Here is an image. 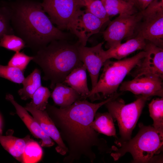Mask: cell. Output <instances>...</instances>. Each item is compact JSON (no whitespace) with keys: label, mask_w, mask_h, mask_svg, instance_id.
Segmentation results:
<instances>
[{"label":"cell","mask_w":163,"mask_h":163,"mask_svg":"<svg viewBox=\"0 0 163 163\" xmlns=\"http://www.w3.org/2000/svg\"><path fill=\"white\" fill-rule=\"evenodd\" d=\"M117 96L114 95L97 103L79 100L63 109L47 104L45 110L68 148L64 163H73L82 158L93 163L96 158L95 148L100 153L111 152V148L105 139L99 137L91 123L98 110Z\"/></svg>","instance_id":"1"},{"label":"cell","mask_w":163,"mask_h":163,"mask_svg":"<svg viewBox=\"0 0 163 163\" xmlns=\"http://www.w3.org/2000/svg\"><path fill=\"white\" fill-rule=\"evenodd\" d=\"M9 4L14 33L35 53L52 41L67 40L69 37V34L54 25L41 2L35 0H17Z\"/></svg>","instance_id":"2"},{"label":"cell","mask_w":163,"mask_h":163,"mask_svg":"<svg viewBox=\"0 0 163 163\" xmlns=\"http://www.w3.org/2000/svg\"><path fill=\"white\" fill-rule=\"evenodd\" d=\"M79 43H70L67 40L52 41L35 53L32 61L42 70L43 79L50 82L53 89L58 83L64 82L74 69L83 64L80 60L78 47Z\"/></svg>","instance_id":"3"},{"label":"cell","mask_w":163,"mask_h":163,"mask_svg":"<svg viewBox=\"0 0 163 163\" xmlns=\"http://www.w3.org/2000/svg\"><path fill=\"white\" fill-rule=\"evenodd\" d=\"M139 130L136 136L123 142L118 147L113 145L110 155L117 161L127 153L132 155L133 163L152 162L155 155L159 153L163 148V131L153 126L139 124Z\"/></svg>","instance_id":"4"},{"label":"cell","mask_w":163,"mask_h":163,"mask_svg":"<svg viewBox=\"0 0 163 163\" xmlns=\"http://www.w3.org/2000/svg\"><path fill=\"white\" fill-rule=\"evenodd\" d=\"M145 54L143 50L131 57L117 61L110 59L105 61L99 79L90 91L88 97L94 100L95 96L99 98L101 94L103 97L107 98L117 93L118 89L126 76L138 65Z\"/></svg>","instance_id":"5"},{"label":"cell","mask_w":163,"mask_h":163,"mask_svg":"<svg viewBox=\"0 0 163 163\" xmlns=\"http://www.w3.org/2000/svg\"><path fill=\"white\" fill-rule=\"evenodd\" d=\"M118 97L108 101L104 105L113 120H116L119 129L120 137L115 143L118 146L122 142L131 138L132 132L147 101L150 97L140 95L134 102L126 104Z\"/></svg>","instance_id":"6"},{"label":"cell","mask_w":163,"mask_h":163,"mask_svg":"<svg viewBox=\"0 0 163 163\" xmlns=\"http://www.w3.org/2000/svg\"><path fill=\"white\" fill-rule=\"evenodd\" d=\"M41 4L58 29L71 33L83 7L81 0H43Z\"/></svg>","instance_id":"7"},{"label":"cell","mask_w":163,"mask_h":163,"mask_svg":"<svg viewBox=\"0 0 163 163\" xmlns=\"http://www.w3.org/2000/svg\"><path fill=\"white\" fill-rule=\"evenodd\" d=\"M142 19L140 11L133 15L121 14L110 21L103 32L106 47L109 48L121 43L125 38L128 40L133 37Z\"/></svg>","instance_id":"8"},{"label":"cell","mask_w":163,"mask_h":163,"mask_svg":"<svg viewBox=\"0 0 163 163\" xmlns=\"http://www.w3.org/2000/svg\"><path fill=\"white\" fill-rule=\"evenodd\" d=\"M163 79L156 75H143L122 82L120 90L122 91H129L136 95L163 97Z\"/></svg>","instance_id":"9"},{"label":"cell","mask_w":163,"mask_h":163,"mask_svg":"<svg viewBox=\"0 0 163 163\" xmlns=\"http://www.w3.org/2000/svg\"><path fill=\"white\" fill-rule=\"evenodd\" d=\"M145 56L133 69L131 75L134 78L143 75H152L163 78V49L146 41L143 50Z\"/></svg>","instance_id":"10"},{"label":"cell","mask_w":163,"mask_h":163,"mask_svg":"<svg viewBox=\"0 0 163 163\" xmlns=\"http://www.w3.org/2000/svg\"><path fill=\"white\" fill-rule=\"evenodd\" d=\"M141 12L142 19L137 28L136 35L163 48V11L150 13Z\"/></svg>","instance_id":"11"},{"label":"cell","mask_w":163,"mask_h":163,"mask_svg":"<svg viewBox=\"0 0 163 163\" xmlns=\"http://www.w3.org/2000/svg\"><path fill=\"white\" fill-rule=\"evenodd\" d=\"M102 45L103 43H100L94 46L88 47L79 43L78 47L80 59L89 73L92 88L97 83L100 70L104 62L101 55Z\"/></svg>","instance_id":"12"},{"label":"cell","mask_w":163,"mask_h":163,"mask_svg":"<svg viewBox=\"0 0 163 163\" xmlns=\"http://www.w3.org/2000/svg\"><path fill=\"white\" fill-rule=\"evenodd\" d=\"M106 22L85 9L78 17L72 33L78 37L81 45L85 46L89 38L98 33Z\"/></svg>","instance_id":"13"},{"label":"cell","mask_w":163,"mask_h":163,"mask_svg":"<svg viewBox=\"0 0 163 163\" xmlns=\"http://www.w3.org/2000/svg\"><path fill=\"white\" fill-rule=\"evenodd\" d=\"M24 107L31 113L45 133L57 144L55 148L56 151L62 155H66L68 148L63 142L58 129L46 110L37 109L29 103H27Z\"/></svg>","instance_id":"14"},{"label":"cell","mask_w":163,"mask_h":163,"mask_svg":"<svg viewBox=\"0 0 163 163\" xmlns=\"http://www.w3.org/2000/svg\"><path fill=\"white\" fill-rule=\"evenodd\" d=\"M5 98L14 106L16 110V114L32 135L34 137L41 140L42 147H49L54 145L53 141L45 133L34 118L30 115L24 107L16 102L12 94H7Z\"/></svg>","instance_id":"15"},{"label":"cell","mask_w":163,"mask_h":163,"mask_svg":"<svg viewBox=\"0 0 163 163\" xmlns=\"http://www.w3.org/2000/svg\"><path fill=\"white\" fill-rule=\"evenodd\" d=\"M146 43V40L136 35L126 42L110 47L107 50L102 49L101 55L104 62L111 58L120 60L136 51L143 50Z\"/></svg>","instance_id":"16"},{"label":"cell","mask_w":163,"mask_h":163,"mask_svg":"<svg viewBox=\"0 0 163 163\" xmlns=\"http://www.w3.org/2000/svg\"><path fill=\"white\" fill-rule=\"evenodd\" d=\"M87 69L83 64L73 70L63 82L75 91L83 99L88 97L90 91L88 86Z\"/></svg>","instance_id":"17"},{"label":"cell","mask_w":163,"mask_h":163,"mask_svg":"<svg viewBox=\"0 0 163 163\" xmlns=\"http://www.w3.org/2000/svg\"><path fill=\"white\" fill-rule=\"evenodd\" d=\"M50 96L55 104L62 109L69 107L78 100L83 99L74 89L62 83L56 85Z\"/></svg>","instance_id":"18"},{"label":"cell","mask_w":163,"mask_h":163,"mask_svg":"<svg viewBox=\"0 0 163 163\" xmlns=\"http://www.w3.org/2000/svg\"><path fill=\"white\" fill-rule=\"evenodd\" d=\"M30 139L29 135L21 138L12 135H0V143L16 159L22 163L25 148L27 143Z\"/></svg>","instance_id":"19"},{"label":"cell","mask_w":163,"mask_h":163,"mask_svg":"<svg viewBox=\"0 0 163 163\" xmlns=\"http://www.w3.org/2000/svg\"><path fill=\"white\" fill-rule=\"evenodd\" d=\"M101 1L109 17L117 14L133 15L138 12L133 3L125 0Z\"/></svg>","instance_id":"20"},{"label":"cell","mask_w":163,"mask_h":163,"mask_svg":"<svg viewBox=\"0 0 163 163\" xmlns=\"http://www.w3.org/2000/svg\"><path fill=\"white\" fill-rule=\"evenodd\" d=\"M113 119L109 112L96 113L91 126L97 132L117 138Z\"/></svg>","instance_id":"21"},{"label":"cell","mask_w":163,"mask_h":163,"mask_svg":"<svg viewBox=\"0 0 163 163\" xmlns=\"http://www.w3.org/2000/svg\"><path fill=\"white\" fill-rule=\"evenodd\" d=\"M41 74L40 70L36 68L31 73L25 78L22 83L23 88L18 91L21 99L26 100L31 98L35 92L42 86Z\"/></svg>","instance_id":"22"},{"label":"cell","mask_w":163,"mask_h":163,"mask_svg":"<svg viewBox=\"0 0 163 163\" xmlns=\"http://www.w3.org/2000/svg\"><path fill=\"white\" fill-rule=\"evenodd\" d=\"M150 116L153 120V126L163 131V98L153 99L149 104Z\"/></svg>","instance_id":"23"},{"label":"cell","mask_w":163,"mask_h":163,"mask_svg":"<svg viewBox=\"0 0 163 163\" xmlns=\"http://www.w3.org/2000/svg\"><path fill=\"white\" fill-rule=\"evenodd\" d=\"M11 11L8 2L0 3V40L4 35L14 34L11 22Z\"/></svg>","instance_id":"24"},{"label":"cell","mask_w":163,"mask_h":163,"mask_svg":"<svg viewBox=\"0 0 163 163\" xmlns=\"http://www.w3.org/2000/svg\"><path fill=\"white\" fill-rule=\"evenodd\" d=\"M41 147L37 142L31 139L25 148L22 163H35L39 161L43 155Z\"/></svg>","instance_id":"25"},{"label":"cell","mask_w":163,"mask_h":163,"mask_svg":"<svg viewBox=\"0 0 163 163\" xmlns=\"http://www.w3.org/2000/svg\"><path fill=\"white\" fill-rule=\"evenodd\" d=\"M50 95L49 89L41 86L34 93L31 98L32 100L29 103L37 109L44 110L46 108Z\"/></svg>","instance_id":"26"},{"label":"cell","mask_w":163,"mask_h":163,"mask_svg":"<svg viewBox=\"0 0 163 163\" xmlns=\"http://www.w3.org/2000/svg\"><path fill=\"white\" fill-rule=\"evenodd\" d=\"M85 10L107 22L109 21L107 14L101 0H81Z\"/></svg>","instance_id":"27"},{"label":"cell","mask_w":163,"mask_h":163,"mask_svg":"<svg viewBox=\"0 0 163 163\" xmlns=\"http://www.w3.org/2000/svg\"><path fill=\"white\" fill-rule=\"evenodd\" d=\"M26 46L24 40L14 34H5L0 40V47L15 52H20Z\"/></svg>","instance_id":"28"},{"label":"cell","mask_w":163,"mask_h":163,"mask_svg":"<svg viewBox=\"0 0 163 163\" xmlns=\"http://www.w3.org/2000/svg\"><path fill=\"white\" fill-rule=\"evenodd\" d=\"M0 77L17 84H22L25 77L24 72L18 68L0 64Z\"/></svg>","instance_id":"29"},{"label":"cell","mask_w":163,"mask_h":163,"mask_svg":"<svg viewBox=\"0 0 163 163\" xmlns=\"http://www.w3.org/2000/svg\"><path fill=\"white\" fill-rule=\"evenodd\" d=\"M33 59V56H28L24 52H16L9 61L8 65L24 72L30 62Z\"/></svg>","instance_id":"30"},{"label":"cell","mask_w":163,"mask_h":163,"mask_svg":"<svg viewBox=\"0 0 163 163\" xmlns=\"http://www.w3.org/2000/svg\"><path fill=\"white\" fill-rule=\"evenodd\" d=\"M154 0H133V3L140 11L145 9L149 4Z\"/></svg>","instance_id":"31"},{"label":"cell","mask_w":163,"mask_h":163,"mask_svg":"<svg viewBox=\"0 0 163 163\" xmlns=\"http://www.w3.org/2000/svg\"><path fill=\"white\" fill-rule=\"evenodd\" d=\"M2 123L1 118L0 117V135H1L2 133Z\"/></svg>","instance_id":"32"},{"label":"cell","mask_w":163,"mask_h":163,"mask_svg":"<svg viewBox=\"0 0 163 163\" xmlns=\"http://www.w3.org/2000/svg\"><path fill=\"white\" fill-rule=\"evenodd\" d=\"M129 2H133V0H125Z\"/></svg>","instance_id":"33"}]
</instances>
